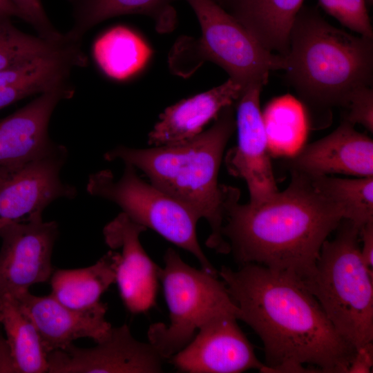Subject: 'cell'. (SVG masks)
Instances as JSON below:
<instances>
[{"mask_svg": "<svg viewBox=\"0 0 373 373\" xmlns=\"http://www.w3.org/2000/svg\"><path fill=\"white\" fill-rule=\"evenodd\" d=\"M247 324L262 342L264 373H347L356 349L335 329L295 275L248 263L218 271Z\"/></svg>", "mask_w": 373, "mask_h": 373, "instance_id": "1", "label": "cell"}, {"mask_svg": "<svg viewBox=\"0 0 373 373\" xmlns=\"http://www.w3.org/2000/svg\"><path fill=\"white\" fill-rule=\"evenodd\" d=\"M283 191L258 204H240L224 185L222 236L237 262L258 264L304 280L313 275L324 242L343 219L311 178L291 171Z\"/></svg>", "mask_w": 373, "mask_h": 373, "instance_id": "2", "label": "cell"}, {"mask_svg": "<svg viewBox=\"0 0 373 373\" xmlns=\"http://www.w3.org/2000/svg\"><path fill=\"white\" fill-rule=\"evenodd\" d=\"M233 113V104L226 106L209 129L183 142L148 149L119 145L104 155L105 160H120L142 171L151 184L205 219L211 228L206 245L220 254L230 249L221 232L224 185L218 176L236 130Z\"/></svg>", "mask_w": 373, "mask_h": 373, "instance_id": "3", "label": "cell"}, {"mask_svg": "<svg viewBox=\"0 0 373 373\" xmlns=\"http://www.w3.org/2000/svg\"><path fill=\"white\" fill-rule=\"evenodd\" d=\"M285 77L311 113L327 118L359 86H372L373 39L355 36L303 5L289 34Z\"/></svg>", "mask_w": 373, "mask_h": 373, "instance_id": "4", "label": "cell"}, {"mask_svg": "<svg viewBox=\"0 0 373 373\" xmlns=\"http://www.w3.org/2000/svg\"><path fill=\"white\" fill-rule=\"evenodd\" d=\"M360 230L343 219L335 237L324 242L314 273L302 280L355 349L373 341V272L361 258Z\"/></svg>", "mask_w": 373, "mask_h": 373, "instance_id": "5", "label": "cell"}, {"mask_svg": "<svg viewBox=\"0 0 373 373\" xmlns=\"http://www.w3.org/2000/svg\"><path fill=\"white\" fill-rule=\"evenodd\" d=\"M158 279L169 312V324L156 323L148 329L149 342L166 360L184 348L195 332L219 315L236 316L239 309L223 281L202 269L186 264L169 248Z\"/></svg>", "mask_w": 373, "mask_h": 373, "instance_id": "6", "label": "cell"}, {"mask_svg": "<svg viewBox=\"0 0 373 373\" xmlns=\"http://www.w3.org/2000/svg\"><path fill=\"white\" fill-rule=\"evenodd\" d=\"M124 164L118 179L108 169L91 174L87 192L115 203L133 221L189 251L198 260L201 269L218 276L198 240L196 226L200 217L179 200L142 180L133 166Z\"/></svg>", "mask_w": 373, "mask_h": 373, "instance_id": "7", "label": "cell"}, {"mask_svg": "<svg viewBox=\"0 0 373 373\" xmlns=\"http://www.w3.org/2000/svg\"><path fill=\"white\" fill-rule=\"evenodd\" d=\"M202 30L198 52L222 68L243 88L264 86L273 70H285V57L265 49L214 0H186Z\"/></svg>", "mask_w": 373, "mask_h": 373, "instance_id": "8", "label": "cell"}, {"mask_svg": "<svg viewBox=\"0 0 373 373\" xmlns=\"http://www.w3.org/2000/svg\"><path fill=\"white\" fill-rule=\"evenodd\" d=\"M67 153L59 145L45 155L0 166V229L10 222L42 217L55 200L75 197V187L60 178Z\"/></svg>", "mask_w": 373, "mask_h": 373, "instance_id": "9", "label": "cell"}, {"mask_svg": "<svg viewBox=\"0 0 373 373\" xmlns=\"http://www.w3.org/2000/svg\"><path fill=\"white\" fill-rule=\"evenodd\" d=\"M58 236L55 221L42 217L10 222L0 229V298L16 296L50 280Z\"/></svg>", "mask_w": 373, "mask_h": 373, "instance_id": "10", "label": "cell"}, {"mask_svg": "<svg viewBox=\"0 0 373 373\" xmlns=\"http://www.w3.org/2000/svg\"><path fill=\"white\" fill-rule=\"evenodd\" d=\"M164 358L149 342L135 339L126 324L111 327L90 348L73 343L48 354L49 373H158Z\"/></svg>", "mask_w": 373, "mask_h": 373, "instance_id": "11", "label": "cell"}, {"mask_svg": "<svg viewBox=\"0 0 373 373\" xmlns=\"http://www.w3.org/2000/svg\"><path fill=\"white\" fill-rule=\"evenodd\" d=\"M262 86L243 88L235 102L237 144L226 157L229 173L242 178L249 193V203L258 204L278 192L269 155L268 140L260 108Z\"/></svg>", "mask_w": 373, "mask_h": 373, "instance_id": "12", "label": "cell"}, {"mask_svg": "<svg viewBox=\"0 0 373 373\" xmlns=\"http://www.w3.org/2000/svg\"><path fill=\"white\" fill-rule=\"evenodd\" d=\"M233 315L215 316L198 329L195 337L173 355L170 362L180 372L240 373L260 370L264 363Z\"/></svg>", "mask_w": 373, "mask_h": 373, "instance_id": "13", "label": "cell"}, {"mask_svg": "<svg viewBox=\"0 0 373 373\" xmlns=\"http://www.w3.org/2000/svg\"><path fill=\"white\" fill-rule=\"evenodd\" d=\"M146 230L123 212L103 229L105 242L113 252L120 297L132 314L145 312L155 304L160 267L140 242V236Z\"/></svg>", "mask_w": 373, "mask_h": 373, "instance_id": "14", "label": "cell"}, {"mask_svg": "<svg viewBox=\"0 0 373 373\" xmlns=\"http://www.w3.org/2000/svg\"><path fill=\"white\" fill-rule=\"evenodd\" d=\"M12 296L35 324L47 354L78 338H91L97 343L112 327L105 318L107 305L102 302L77 310L64 306L51 295L38 296L26 291Z\"/></svg>", "mask_w": 373, "mask_h": 373, "instance_id": "15", "label": "cell"}, {"mask_svg": "<svg viewBox=\"0 0 373 373\" xmlns=\"http://www.w3.org/2000/svg\"><path fill=\"white\" fill-rule=\"evenodd\" d=\"M87 63L80 41L65 36L55 50L0 70V110L29 96L71 88L72 70Z\"/></svg>", "mask_w": 373, "mask_h": 373, "instance_id": "16", "label": "cell"}, {"mask_svg": "<svg viewBox=\"0 0 373 373\" xmlns=\"http://www.w3.org/2000/svg\"><path fill=\"white\" fill-rule=\"evenodd\" d=\"M290 171L309 177L338 173L373 176V141L343 121L327 136L305 146L288 162Z\"/></svg>", "mask_w": 373, "mask_h": 373, "instance_id": "17", "label": "cell"}, {"mask_svg": "<svg viewBox=\"0 0 373 373\" xmlns=\"http://www.w3.org/2000/svg\"><path fill=\"white\" fill-rule=\"evenodd\" d=\"M72 88L37 95L30 102L0 119V166L45 155L59 144L48 135L49 122L59 102L73 96Z\"/></svg>", "mask_w": 373, "mask_h": 373, "instance_id": "18", "label": "cell"}, {"mask_svg": "<svg viewBox=\"0 0 373 373\" xmlns=\"http://www.w3.org/2000/svg\"><path fill=\"white\" fill-rule=\"evenodd\" d=\"M242 90L239 83L229 78L217 87L166 108L149 133V144H171L195 137L224 108L235 104Z\"/></svg>", "mask_w": 373, "mask_h": 373, "instance_id": "19", "label": "cell"}, {"mask_svg": "<svg viewBox=\"0 0 373 373\" xmlns=\"http://www.w3.org/2000/svg\"><path fill=\"white\" fill-rule=\"evenodd\" d=\"M304 0H220L267 50L286 57L289 34Z\"/></svg>", "mask_w": 373, "mask_h": 373, "instance_id": "20", "label": "cell"}, {"mask_svg": "<svg viewBox=\"0 0 373 373\" xmlns=\"http://www.w3.org/2000/svg\"><path fill=\"white\" fill-rule=\"evenodd\" d=\"M172 0H68L73 8L74 23L65 35L81 41L98 23L114 17L140 14L155 20L156 29L166 32L174 29L177 15Z\"/></svg>", "mask_w": 373, "mask_h": 373, "instance_id": "21", "label": "cell"}, {"mask_svg": "<svg viewBox=\"0 0 373 373\" xmlns=\"http://www.w3.org/2000/svg\"><path fill=\"white\" fill-rule=\"evenodd\" d=\"M50 294L66 307L84 310L98 305L102 294L115 283L113 250L84 268L57 269L50 278Z\"/></svg>", "mask_w": 373, "mask_h": 373, "instance_id": "22", "label": "cell"}, {"mask_svg": "<svg viewBox=\"0 0 373 373\" xmlns=\"http://www.w3.org/2000/svg\"><path fill=\"white\" fill-rule=\"evenodd\" d=\"M0 323L5 331L15 373L48 372V354L38 331L12 296L0 298Z\"/></svg>", "mask_w": 373, "mask_h": 373, "instance_id": "23", "label": "cell"}, {"mask_svg": "<svg viewBox=\"0 0 373 373\" xmlns=\"http://www.w3.org/2000/svg\"><path fill=\"white\" fill-rule=\"evenodd\" d=\"M151 50L142 39L124 26L106 32L95 43V59L108 76L125 79L147 62Z\"/></svg>", "mask_w": 373, "mask_h": 373, "instance_id": "24", "label": "cell"}, {"mask_svg": "<svg viewBox=\"0 0 373 373\" xmlns=\"http://www.w3.org/2000/svg\"><path fill=\"white\" fill-rule=\"evenodd\" d=\"M309 178L317 191L340 208L343 219L359 229L373 220V176L341 178L326 175Z\"/></svg>", "mask_w": 373, "mask_h": 373, "instance_id": "25", "label": "cell"}, {"mask_svg": "<svg viewBox=\"0 0 373 373\" xmlns=\"http://www.w3.org/2000/svg\"><path fill=\"white\" fill-rule=\"evenodd\" d=\"M269 149L291 151L305 137L308 119L304 106L289 95L275 98L262 113Z\"/></svg>", "mask_w": 373, "mask_h": 373, "instance_id": "26", "label": "cell"}, {"mask_svg": "<svg viewBox=\"0 0 373 373\" xmlns=\"http://www.w3.org/2000/svg\"><path fill=\"white\" fill-rule=\"evenodd\" d=\"M59 41H49L18 29L11 17L0 15V70L50 52L59 46Z\"/></svg>", "mask_w": 373, "mask_h": 373, "instance_id": "27", "label": "cell"}, {"mask_svg": "<svg viewBox=\"0 0 373 373\" xmlns=\"http://www.w3.org/2000/svg\"><path fill=\"white\" fill-rule=\"evenodd\" d=\"M343 121L354 126L358 124L373 132V89L370 86H359L347 95L342 106Z\"/></svg>", "mask_w": 373, "mask_h": 373, "instance_id": "28", "label": "cell"}, {"mask_svg": "<svg viewBox=\"0 0 373 373\" xmlns=\"http://www.w3.org/2000/svg\"><path fill=\"white\" fill-rule=\"evenodd\" d=\"M17 9L19 18L28 23L37 35L49 41H59L64 34L50 22L41 0H10Z\"/></svg>", "mask_w": 373, "mask_h": 373, "instance_id": "29", "label": "cell"}, {"mask_svg": "<svg viewBox=\"0 0 373 373\" xmlns=\"http://www.w3.org/2000/svg\"><path fill=\"white\" fill-rule=\"evenodd\" d=\"M336 20L360 36L373 39V28L365 0H338Z\"/></svg>", "mask_w": 373, "mask_h": 373, "instance_id": "30", "label": "cell"}, {"mask_svg": "<svg viewBox=\"0 0 373 373\" xmlns=\"http://www.w3.org/2000/svg\"><path fill=\"white\" fill-rule=\"evenodd\" d=\"M373 366V343H366L356 349L347 373H370Z\"/></svg>", "mask_w": 373, "mask_h": 373, "instance_id": "31", "label": "cell"}, {"mask_svg": "<svg viewBox=\"0 0 373 373\" xmlns=\"http://www.w3.org/2000/svg\"><path fill=\"white\" fill-rule=\"evenodd\" d=\"M361 255L367 268L373 272V220L365 224L360 230Z\"/></svg>", "mask_w": 373, "mask_h": 373, "instance_id": "32", "label": "cell"}, {"mask_svg": "<svg viewBox=\"0 0 373 373\" xmlns=\"http://www.w3.org/2000/svg\"><path fill=\"white\" fill-rule=\"evenodd\" d=\"M319 6L329 15L336 19L338 17V0H318Z\"/></svg>", "mask_w": 373, "mask_h": 373, "instance_id": "33", "label": "cell"}, {"mask_svg": "<svg viewBox=\"0 0 373 373\" xmlns=\"http://www.w3.org/2000/svg\"><path fill=\"white\" fill-rule=\"evenodd\" d=\"M0 15L19 17V13L10 0H0Z\"/></svg>", "mask_w": 373, "mask_h": 373, "instance_id": "34", "label": "cell"}, {"mask_svg": "<svg viewBox=\"0 0 373 373\" xmlns=\"http://www.w3.org/2000/svg\"><path fill=\"white\" fill-rule=\"evenodd\" d=\"M216 3L219 2L220 0H214Z\"/></svg>", "mask_w": 373, "mask_h": 373, "instance_id": "35", "label": "cell"}, {"mask_svg": "<svg viewBox=\"0 0 373 373\" xmlns=\"http://www.w3.org/2000/svg\"><path fill=\"white\" fill-rule=\"evenodd\" d=\"M369 1H371V2H372V0H369Z\"/></svg>", "mask_w": 373, "mask_h": 373, "instance_id": "36", "label": "cell"}]
</instances>
